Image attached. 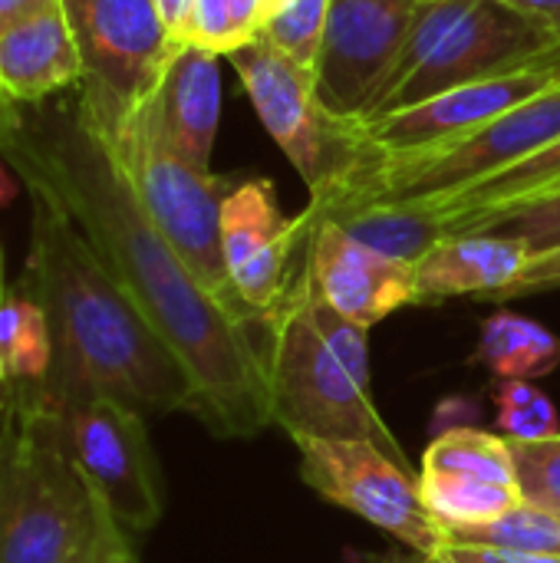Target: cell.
Wrapping results in <instances>:
<instances>
[{"mask_svg":"<svg viewBox=\"0 0 560 563\" xmlns=\"http://www.w3.org/2000/svg\"><path fill=\"white\" fill-rule=\"evenodd\" d=\"M419 468H442V472H465L479 478H492L502 485H518L515 452L512 439L492 435L485 429L455 426L432 439V445L422 452Z\"/></svg>","mask_w":560,"mask_h":563,"instance_id":"23","label":"cell"},{"mask_svg":"<svg viewBox=\"0 0 560 563\" xmlns=\"http://www.w3.org/2000/svg\"><path fill=\"white\" fill-rule=\"evenodd\" d=\"M185 43H195L218 56H228L231 49H238L241 43H238L234 23H231V0H195L188 30H185Z\"/></svg>","mask_w":560,"mask_h":563,"instance_id":"29","label":"cell"},{"mask_svg":"<svg viewBox=\"0 0 560 563\" xmlns=\"http://www.w3.org/2000/svg\"><path fill=\"white\" fill-rule=\"evenodd\" d=\"M538 63H560V36L545 20L505 0H419L406 46L370 115Z\"/></svg>","mask_w":560,"mask_h":563,"instance_id":"4","label":"cell"},{"mask_svg":"<svg viewBox=\"0 0 560 563\" xmlns=\"http://www.w3.org/2000/svg\"><path fill=\"white\" fill-rule=\"evenodd\" d=\"M125 551H132V538L119 525H109L86 551H79L76 558H69L66 563H112L116 558H122Z\"/></svg>","mask_w":560,"mask_h":563,"instance_id":"31","label":"cell"},{"mask_svg":"<svg viewBox=\"0 0 560 563\" xmlns=\"http://www.w3.org/2000/svg\"><path fill=\"white\" fill-rule=\"evenodd\" d=\"M109 525L63 449L59 412L13 393L0 419V563H66Z\"/></svg>","mask_w":560,"mask_h":563,"instance_id":"3","label":"cell"},{"mask_svg":"<svg viewBox=\"0 0 560 563\" xmlns=\"http://www.w3.org/2000/svg\"><path fill=\"white\" fill-rule=\"evenodd\" d=\"M20 178H13L10 172H7V165L0 162V208L7 205V201H13L17 198V191H20V185H17Z\"/></svg>","mask_w":560,"mask_h":563,"instance_id":"37","label":"cell"},{"mask_svg":"<svg viewBox=\"0 0 560 563\" xmlns=\"http://www.w3.org/2000/svg\"><path fill=\"white\" fill-rule=\"evenodd\" d=\"M83 59L76 86L96 125H116L162 82L178 49L152 0H59Z\"/></svg>","mask_w":560,"mask_h":563,"instance_id":"9","label":"cell"},{"mask_svg":"<svg viewBox=\"0 0 560 563\" xmlns=\"http://www.w3.org/2000/svg\"><path fill=\"white\" fill-rule=\"evenodd\" d=\"M30 195V261L20 287L46 310L53 369L36 396L50 409L116 399L142 416L195 412V389L129 294L106 271L76 221L36 185Z\"/></svg>","mask_w":560,"mask_h":563,"instance_id":"2","label":"cell"},{"mask_svg":"<svg viewBox=\"0 0 560 563\" xmlns=\"http://www.w3.org/2000/svg\"><path fill=\"white\" fill-rule=\"evenodd\" d=\"M333 0H267L261 36L294 63L314 69Z\"/></svg>","mask_w":560,"mask_h":563,"instance_id":"25","label":"cell"},{"mask_svg":"<svg viewBox=\"0 0 560 563\" xmlns=\"http://www.w3.org/2000/svg\"><path fill=\"white\" fill-rule=\"evenodd\" d=\"M508 7L528 13V16H538L545 20L554 33L560 36V0H505Z\"/></svg>","mask_w":560,"mask_h":563,"instance_id":"34","label":"cell"},{"mask_svg":"<svg viewBox=\"0 0 560 563\" xmlns=\"http://www.w3.org/2000/svg\"><path fill=\"white\" fill-rule=\"evenodd\" d=\"M264 13H267V0H231V23L241 46L261 36Z\"/></svg>","mask_w":560,"mask_h":563,"instance_id":"32","label":"cell"},{"mask_svg":"<svg viewBox=\"0 0 560 563\" xmlns=\"http://www.w3.org/2000/svg\"><path fill=\"white\" fill-rule=\"evenodd\" d=\"M492 399H495V422L512 442H535L560 432L554 402L531 379H495Z\"/></svg>","mask_w":560,"mask_h":563,"instance_id":"26","label":"cell"},{"mask_svg":"<svg viewBox=\"0 0 560 563\" xmlns=\"http://www.w3.org/2000/svg\"><path fill=\"white\" fill-rule=\"evenodd\" d=\"M525 501L560 511V432L535 442H512Z\"/></svg>","mask_w":560,"mask_h":563,"instance_id":"27","label":"cell"},{"mask_svg":"<svg viewBox=\"0 0 560 563\" xmlns=\"http://www.w3.org/2000/svg\"><path fill=\"white\" fill-rule=\"evenodd\" d=\"M63 449L112 521L129 534L152 531L165 515V478L145 416L116 399H76L56 409Z\"/></svg>","mask_w":560,"mask_h":563,"instance_id":"10","label":"cell"},{"mask_svg":"<svg viewBox=\"0 0 560 563\" xmlns=\"http://www.w3.org/2000/svg\"><path fill=\"white\" fill-rule=\"evenodd\" d=\"M419 0H333L314 59V89L340 119H366L386 86Z\"/></svg>","mask_w":560,"mask_h":563,"instance_id":"12","label":"cell"},{"mask_svg":"<svg viewBox=\"0 0 560 563\" xmlns=\"http://www.w3.org/2000/svg\"><path fill=\"white\" fill-rule=\"evenodd\" d=\"M370 563H560V558L548 554H521V551H502V548H482V544H455L446 541L432 554H416L409 548H393L386 554H370Z\"/></svg>","mask_w":560,"mask_h":563,"instance_id":"28","label":"cell"},{"mask_svg":"<svg viewBox=\"0 0 560 563\" xmlns=\"http://www.w3.org/2000/svg\"><path fill=\"white\" fill-rule=\"evenodd\" d=\"M314 208L320 218L333 221L356 244L403 264H419L442 238H449L442 218L422 205L330 201Z\"/></svg>","mask_w":560,"mask_h":563,"instance_id":"19","label":"cell"},{"mask_svg":"<svg viewBox=\"0 0 560 563\" xmlns=\"http://www.w3.org/2000/svg\"><path fill=\"white\" fill-rule=\"evenodd\" d=\"M419 495L429 515L446 531L492 525L508 511H515L518 505H525L518 485H502L492 478L442 472V468H419Z\"/></svg>","mask_w":560,"mask_h":563,"instance_id":"20","label":"cell"},{"mask_svg":"<svg viewBox=\"0 0 560 563\" xmlns=\"http://www.w3.org/2000/svg\"><path fill=\"white\" fill-rule=\"evenodd\" d=\"M152 3H155L168 36L175 43H185V30H188V16H191V3L195 0H152Z\"/></svg>","mask_w":560,"mask_h":563,"instance_id":"33","label":"cell"},{"mask_svg":"<svg viewBox=\"0 0 560 563\" xmlns=\"http://www.w3.org/2000/svg\"><path fill=\"white\" fill-rule=\"evenodd\" d=\"M40 3H46V0H0V30H3L10 20H17V16H23V13L36 10Z\"/></svg>","mask_w":560,"mask_h":563,"instance_id":"35","label":"cell"},{"mask_svg":"<svg viewBox=\"0 0 560 563\" xmlns=\"http://www.w3.org/2000/svg\"><path fill=\"white\" fill-rule=\"evenodd\" d=\"M558 515H560V511H558Z\"/></svg>","mask_w":560,"mask_h":563,"instance_id":"43","label":"cell"},{"mask_svg":"<svg viewBox=\"0 0 560 563\" xmlns=\"http://www.w3.org/2000/svg\"><path fill=\"white\" fill-rule=\"evenodd\" d=\"M218 53L195 43H178L162 82L155 86V102L175 148L201 172H211V152L221 122V73Z\"/></svg>","mask_w":560,"mask_h":563,"instance_id":"18","label":"cell"},{"mask_svg":"<svg viewBox=\"0 0 560 563\" xmlns=\"http://www.w3.org/2000/svg\"><path fill=\"white\" fill-rule=\"evenodd\" d=\"M112 563H142V561H139V554H135V548H132V551H125L122 558H116Z\"/></svg>","mask_w":560,"mask_h":563,"instance_id":"39","label":"cell"},{"mask_svg":"<svg viewBox=\"0 0 560 563\" xmlns=\"http://www.w3.org/2000/svg\"><path fill=\"white\" fill-rule=\"evenodd\" d=\"M317 224V208L310 205L300 218H287L281 211L274 181L248 178L224 191L221 198V244L224 264L241 303L264 317L271 313L294 274L290 257L300 241L310 238Z\"/></svg>","mask_w":560,"mask_h":563,"instance_id":"13","label":"cell"},{"mask_svg":"<svg viewBox=\"0 0 560 563\" xmlns=\"http://www.w3.org/2000/svg\"><path fill=\"white\" fill-rule=\"evenodd\" d=\"M224 59L241 76L261 125L307 185L310 205L343 195L373 155L360 119L333 115L314 89V73L264 36L231 49Z\"/></svg>","mask_w":560,"mask_h":563,"instance_id":"7","label":"cell"},{"mask_svg":"<svg viewBox=\"0 0 560 563\" xmlns=\"http://www.w3.org/2000/svg\"><path fill=\"white\" fill-rule=\"evenodd\" d=\"M3 297H7V287H3V254H0V303H3Z\"/></svg>","mask_w":560,"mask_h":563,"instance_id":"40","label":"cell"},{"mask_svg":"<svg viewBox=\"0 0 560 563\" xmlns=\"http://www.w3.org/2000/svg\"><path fill=\"white\" fill-rule=\"evenodd\" d=\"M257 340L271 426L290 439H373L406 462L389 426L380 419L373 389L356 383L314 327L300 271L284 300L261 317Z\"/></svg>","mask_w":560,"mask_h":563,"instance_id":"5","label":"cell"},{"mask_svg":"<svg viewBox=\"0 0 560 563\" xmlns=\"http://www.w3.org/2000/svg\"><path fill=\"white\" fill-rule=\"evenodd\" d=\"M560 287V244L558 247H548L541 254H531L528 267L518 274V280L502 290L492 303H505V300H515V297H531V294H545V290H558Z\"/></svg>","mask_w":560,"mask_h":563,"instance_id":"30","label":"cell"},{"mask_svg":"<svg viewBox=\"0 0 560 563\" xmlns=\"http://www.w3.org/2000/svg\"><path fill=\"white\" fill-rule=\"evenodd\" d=\"M0 360L13 393H40L53 369V333L46 310L26 287L0 303Z\"/></svg>","mask_w":560,"mask_h":563,"instance_id":"22","label":"cell"},{"mask_svg":"<svg viewBox=\"0 0 560 563\" xmlns=\"http://www.w3.org/2000/svg\"><path fill=\"white\" fill-rule=\"evenodd\" d=\"M83 82V59L59 0L10 20L0 30V92L17 102H43Z\"/></svg>","mask_w":560,"mask_h":563,"instance_id":"16","label":"cell"},{"mask_svg":"<svg viewBox=\"0 0 560 563\" xmlns=\"http://www.w3.org/2000/svg\"><path fill=\"white\" fill-rule=\"evenodd\" d=\"M475 363L492 369L495 379H538L560 366V336L538 320L498 310L482 323Z\"/></svg>","mask_w":560,"mask_h":563,"instance_id":"21","label":"cell"},{"mask_svg":"<svg viewBox=\"0 0 560 563\" xmlns=\"http://www.w3.org/2000/svg\"><path fill=\"white\" fill-rule=\"evenodd\" d=\"M17 119H20V106L10 102V99L0 92V148H3V142H7V135L17 129Z\"/></svg>","mask_w":560,"mask_h":563,"instance_id":"36","label":"cell"},{"mask_svg":"<svg viewBox=\"0 0 560 563\" xmlns=\"http://www.w3.org/2000/svg\"><path fill=\"white\" fill-rule=\"evenodd\" d=\"M446 538L455 544H482V548L560 558V515L554 508H541V505L525 501L492 525L446 531Z\"/></svg>","mask_w":560,"mask_h":563,"instance_id":"24","label":"cell"},{"mask_svg":"<svg viewBox=\"0 0 560 563\" xmlns=\"http://www.w3.org/2000/svg\"><path fill=\"white\" fill-rule=\"evenodd\" d=\"M304 264L320 297L366 330L416 303V264H403L356 244L320 214L307 238Z\"/></svg>","mask_w":560,"mask_h":563,"instance_id":"15","label":"cell"},{"mask_svg":"<svg viewBox=\"0 0 560 563\" xmlns=\"http://www.w3.org/2000/svg\"><path fill=\"white\" fill-rule=\"evenodd\" d=\"M343 558H347V563H370V561H363V558H360L356 551H347Z\"/></svg>","mask_w":560,"mask_h":563,"instance_id":"41","label":"cell"},{"mask_svg":"<svg viewBox=\"0 0 560 563\" xmlns=\"http://www.w3.org/2000/svg\"><path fill=\"white\" fill-rule=\"evenodd\" d=\"M10 402H13V386H10L7 369H3V360H0V419H3V412L10 409Z\"/></svg>","mask_w":560,"mask_h":563,"instance_id":"38","label":"cell"},{"mask_svg":"<svg viewBox=\"0 0 560 563\" xmlns=\"http://www.w3.org/2000/svg\"><path fill=\"white\" fill-rule=\"evenodd\" d=\"M531 247L512 234H449L416 264V303L452 297L495 300L528 267Z\"/></svg>","mask_w":560,"mask_h":563,"instance_id":"17","label":"cell"},{"mask_svg":"<svg viewBox=\"0 0 560 563\" xmlns=\"http://www.w3.org/2000/svg\"><path fill=\"white\" fill-rule=\"evenodd\" d=\"M560 139V82L502 112L482 129L409 155H370L353 185L330 201L432 205L472 188ZM323 201V205H330Z\"/></svg>","mask_w":560,"mask_h":563,"instance_id":"8","label":"cell"},{"mask_svg":"<svg viewBox=\"0 0 560 563\" xmlns=\"http://www.w3.org/2000/svg\"><path fill=\"white\" fill-rule=\"evenodd\" d=\"M0 155L20 185H36L76 221L195 389V412L218 439H254L271 426L261 320L228 310L155 228L116 152L76 99L20 106Z\"/></svg>","mask_w":560,"mask_h":563,"instance_id":"1","label":"cell"},{"mask_svg":"<svg viewBox=\"0 0 560 563\" xmlns=\"http://www.w3.org/2000/svg\"><path fill=\"white\" fill-rule=\"evenodd\" d=\"M554 82H560V63H538L518 73L455 86L399 112L360 119V129L376 155H409L462 139Z\"/></svg>","mask_w":560,"mask_h":563,"instance_id":"14","label":"cell"},{"mask_svg":"<svg viewBox=\"0 0 560 563\" xmlns=\"http://www.w3.org/2000/svg\"><path fill=\"white\" fill-rule=\"evenodd\" d=\"M96 125V122H92ZM116 152L142 208L191 267V274L238 317H254L234 294L221 244V178L195 168L168 139L155 92L116 125H96Z\"/></svg>","mask_w":560,"mask_h":563,"instance_id":"6","label":"cell"},{"mask_svg":"<svg viewBox=\"0 0 560 563\" xmlns=\"http://www.w3.org/2000/svg\"><path fill=\"white\" fill-rule=\"evenodd\" d=\"M558 188H560V185H554V188H551V191H558ZM545 195H548V191H545ZM538 198H541V195H538Z\"/></svg>","mask_w":560,"mask_h":563,"instance_id":"42","label":"cell"},{"mask_svg":"<svg viewBox=\"0 0 560 563\" xmlns=\"http://www.w3.org/2000/svg\"><path fill=\"white\" fill-rule=\"evenodd\" d=\"M300 478L330 505L386 531L416 554L439 551L449 538L419 495V475L373 439H290Z\"/></svg>","mask_w":560,"mask_h":563,"instance_id":"11","label":"cell"}]
</instances>
